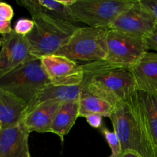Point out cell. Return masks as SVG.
Returning <instances> with one entry per match:
<instances>
[{
  "label": "cell",
  "mask_w": 157,
  "mask_h": 157,
  "mask_svg": "<svg viewBox=\"0 0 157 157\" xmlns=\"http://www.w3.org/2000/svg\"><path fill=\"white\" fill-rule=\"evenodd\" d=\"M121 142V152H133L140 157H157V148L149 131L136 92L115 107L109 117Z\"/></svg>",
  "instance_id": "1"
},
{
  "label": "cell",
  "mask_w": 157,
  "mask_h": 157,
  "mask_svg": "<svg viewBox=\"0 0 157 157\" xmlns=\"http://www.w3.org/2000/svg\"><path fill=\"white\" fill-rule=\"evenodd\" d=\"M32 20L34 29L25 37L31 55L38 59L56 53L78 28L73 23L43 15L32 17Z\"/></svg>",
  "instance_id": "2"
},
{
  "label": "cell",
  "mask_w": 157,
  "mask_h": 157,
  "mask_svg": "<svg viewBox=\"0 0 157 157\" xmlns=\"http://www.w3.org/2000/svg\"><path fill=\"white\" fill-rule=\"evenodd\" d=\"M51 84L41 60L38 58L27 61L0 77V88L12 94L28 105L43 89Z\"/></svg>",
  "instance_id": "3"
},
{
  "label": "cell",
  "mask_w": 157,
  "mask_h": 157,
  "mask_svg": "<svg viewBox=\"0 0 157 157\" xmlns=\"http://www.w3.org/2000/svg\"><path fill=\"white\" fill-rule=\"evenodd\" d=\"M108 29L78 27L68 41L55 53L75 61H105Z\"/></svg>",
  "instance_id": "4"
},
{
  "label": "cell",
  "mask_w": 157,
  "mask_h": 157,
  "mask_svg": "<svg viewBox=\"0 0 157 157\" xmlns=\"http://www.w3.org/2000/svg\"><path fill=\"white\" fill-rule=\"evenodd\" d=\"M135 0H74L67 6L74 22L88 27L107 29Z\"/></svg>",
  "instance_id": "5"
},
{
  "label": "cell",
  "mask_w": 157,
  "mask_h": 157,
  "mask_svg": "<svg viewBox=\"0 0 157 157\" xmlns=\"http://www.w3.org/2000/svg\"><path fill=\"white\" fill-rule=\"evenodd\" d=\"M84 90L98 96L116 107L131 98L137 90L130 71L110 68L94 77Z\"/></svg>",
  "instance_id": "6"
},
{
  "label": "cell",
  "mask_w": 157,
  "mask_h": 157,
  "mask_svg": "<svg viewBox=\"0 0 157 157\" xmlns=\"http://www.w3.org/2000/svg\"><path fill=\"white\" fill-rule=\"evenodd\" d=\"M107 48L105 61L115 67L127 70L149 52L144 38L113 30L107 32Z\"/></svg>",
  "instance_id": "7"
},
{
  "label": "cell",
  "mask_w": 157,
  "mask_h": 157,
  "mask_svg": "<svg viewBox=\"0 0 157 157\" xmlns=\"http://www.w3.org/2000/svg\"><path fill=\"white\" fill-rule=\"evenodd\" d=\"M157 20L140 0H135L129 9L121 14L108 30H113L145 38L154 29Z\"/></svg>",
  "instance_id": "8"
},
{
  "label": "cell",
  "mask_w": 157,
  "mask_h": 157,
  "mask_svg": "<svg viewBox=\"0 0 157 157\" xmlns=\"http://www.w3.org/2000/svg\"><path fill=\"white\" fill-rule=\"evenodd\" d=\"M41 65L54 86H72L81 84L84 78L83 64L58 55L40 58Z\"/></svg>",
  "instance_id": "9"
},
{
  "label": "cell",
  "mask_w": 157,
  "mask_h": 157,
  "mask_svg": "<svg viewBox=\"0 0 157 157\" xmlns=\"http://www.w3.org/2000/svg\"><path fill=\"white\" fill-rule=\"evenodd\" d=\"M0 49V77L21 65L27 61L37 59L30 53L25 37L18 35L12 30L2 35Z\"/></svg>",
  "instance_id": "10"
},
{
  "label": "cell",
  "mask_w": 157,
  "mask_h": 157,
  "mask_svg": "<svg viewBox=\"0 0 157 157\" xmlns=\"http://www.w3.org/2000/svg\"><path fill=\"white\" fill-rule=\"evenodd\" d=\"M24 119L0 131V157H31Z\"/></svg>",
  "instance_id": "11"
},
{
  "label": "cell",
  "mask_w": 157,
  "mask_h": 157,
  "mask_svg": "<svg viewBox=\"0 0 157 157\" xmlns=\"http://www.w3.org/2000/svg\"><path fill=\"white\" fill-rule=\"evenodd\" d=\"M136 90L157 94V52H147L130 68Z\"/></svg>",
  "instance_id": "12"
},
{
  "label": "cell",
  "mask_w": 157,
  "mask_h": 157,
  "mask_svg": "<svg viewBox=\"0 0 157 157\" xmlns=\"http://www.w3.org/2000/svg\"><path fill=\"white\" fill-rule=\"evenodd\" d=\"M62 103L56 100H49L27 112L24 123L29 133H51L54 118Z\"/></svg>",
  "instance_id": "13"
},
{
  "label": "cell",
  "mask_w": 157,
  "mask_h": 157,
  "mask_svg": "<svg viewBox=\"0 0 157 157\" xmlns=\"http://www.w3.org/2000/svg\"><path fill=\"white\" fill-rule=\"evenodd\" d=\"M74 0H18L17 3L27 9L32 18L43 15L62 21L74 22L67 6L72 4Z\"/></svg>",
  "instance_id": "14"
},
{
  "label": "cell",
  "mask_w": 157,
  "mask_h": 157,
  "mask_svg": "<svg viewBox=\"0 0 157 157\" xmlns=\"http://www.w3.org/2000/svg\"><path fill=\"white\" fill-rule=\"evenodd\" d=\"M28 104L12 94L0 88V124L2 129L24 119Z\"/></svg>",
  "instance_id": "15"
},
{
  "label": "cell",
  "mask_w": 157,
  "mask_h": 157,
  "mask_svg": "<svg viewBox=\"0 0 157 157\" xmlns=\"http://www.w3.org/2000/svg\"><path fill=\"white\" fill-rule=\"evenodd\" d=\"M79 117V103L63 102L58 108L53 123L51 133L58 135L61 140L69 133Z\"/></svg>",
  "instance_id": "16"
},
{
  "label": "cell",
  "mask_w": 157,
  "mask_h": 157,
  "mask_svg": "<svg viewBox=\"0 0 157 157\" xmlns=\"http://www.w3.org/2000/svg\"><path fill=\"white\" fill-rule=\"evenodd\" d=\"M79 117L85 116L91 113H98L103 117H110L114 111L115 107L98 96L83 90L80 96L79 101Z\"/></svg>",
  "instance_id": "17"
},
{
  "label": "cell",
  "mask_w": 157,
  "mask_h": 157,
  "mask_svg": "<svg viewBox=\"0 0 157 157\" xmlns=\"http://www.w3.org/2000/svg\"><path fill=\"white\" fill-rule=\"evenodd\" d=\"M136 96L149 131L157 148V94L136 90Z\"/></svg>",
  "instance_id": "18"
},
{
  "label": "cell",
  "mask_w": 157,
  "mask_h": 157,
  "mask_svg": "<svg viewBox=\"0 0 157 157\" xmlns=\"http://www.w3.org/2000/svg\"><path fill=\"white\" fill-rule=\"evenodd\" d=\"M101 132L111 150V155L110 157L121 156L122 154L121 142L117 133L114 131H110L106 127H101Z\"/></svg>",
  "instance_id": "19"
},
{
  "label": "cell",
  "mask_w": 157,
  "mask_h": 157,
  "mask_svg": "<svg viewBox=\"0 0 157 157\" xmlns=\"http://www.w3.org/2000/svg\"><path fill=\"white\" fill-rule=\"evenodd\" d=\"M34 26H35V22L32 19L21 18L15 23L14 31L18 35L25 36L32 32V29H34Z\"/></svg>",
  "instance_id": "20"
},
{
  "label": "cell",
  "mask_w": 157,
  "mask_h": 157,
  "mask_svg": "<svg viewBox=\"0 0 157 157\" xmlns=\"http://www.w3.org/2000/svg\"><path fill=\"white\" fill-rule=\"evenodd\" d=\"M14 16V10L10 5L0 2V20L11 21Z\"/></svg>",
  "instance_id": "21"
},
{
  "label": "cell",
  "mask_w": 157,
  "mask_h": 157,
  "mask_svg": "<svg viewBox=\"0 0 157 157\" xmlns=\"http://www.w3.org/2000/svg\"><path fill=\"white\" fill-rule=\"evenodd\" d=\"M144 39L148 51L153 50L157 52V22L151 33Z\"/></svg>",
  "instance_id": "22"
},
{
  "label": "cell",
  "mask_w": 157,
  "mask_h": 157,
  "mask_svg": "<svg viewBox=\"0 0 157 157\" xmlns=\"http://www.w3.org/2000/svg\"><path fill=\"white\" fill-rule=\"evenodd\" d=\"M90 127L95 129L101 128L103 125V116L98 113H91L84 117Z\"/></svg>",
  "instance_id": "23"
},
{
  "label": "cell",
  "mask_w": 157,
  "mask_h": 157,
  "mask_svg": "<svg viewBox=\"0 0 157 157\" xmlns=\"http://www.w3.org/2000/svg\"><path fill=\"white\" fill-rule=\"evenodd\" d=\"M140 2L157 20V0H140Z\"/></svg>",
  "instance_id": "24"
},
{
  "label": "cell",
  "mask_w": 157,
  "mask_h": 157,
  "mask_svg": "<svg viewBox=\"0 0 157 157\" xmlns=\"http://www.w3.org/2000/svg\"><path fill=\"white\" fill-rule=\"evenodd\" d=\"M12 31L11 21H3L0 20V34L6 35Z\"/></svg>",
  "instance_id": "25"
},
{
  "label": "cell",
  "mask_w": 157,
  "mask_h": 157,
  "mask_svg": "<svg viewBox=\"0 0 157 157\" xmlns=\"http://www.w3.org/2000/svg\"><path fill=\"white\" fill-rule=\"evenodd\" d=\"M120 157H140L139 155L136 153H133V152H125V153H122Z\"/></svg>",
  "instance_id": "26"
},
{
  "label": "cell",
  "mask_w": 157,
  "mask_h": 157,
  "mask_svg": "<svg viewBox=\"0 0 157 157\" xmlns=\"http://www.w3.org/2000/svg\"><path fill=\"white\" fill-rule=\"evenodd\" d=\"M2 127L1 124H0V131H1V130H2Z\"/></svg>",
  "instance_id": "27"
},
{
  "label": "cell",
  "mask_w": 157,
  "mask_h": 157,
  "mask_svg": "<svg viewBox=\"0 0 157 157\" xmlns=\"http://www.w3.org/2000/svg\"><path fill=\"white\" fill-rule=\"evenodd\" d=\"M2 46V41H1V39H0V48H1Z\"/></svg>",
  "instance_id": "28"
}]
</instances>
